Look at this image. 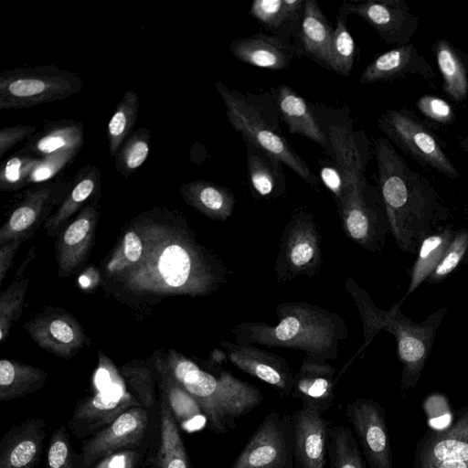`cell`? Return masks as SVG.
I'll return each instance as SVG.
<instances>
[{"mask_svg":"<svg viewBox=\"0 0 468 468\" xmlns=\"http://www.w3.org/2000/svg\"><path fill=\"white\" fill-rule=\"evenodd\" d=\"M220 345L235 367L273 387L282 396L291 397L294 372L284 358L253 345L231 341Z\"/></svg>","mask_w":468,"mask_h":468,"instance_id":"ac0fdd59","label":"cell"},{"mask_svg":"<svg viewBox=\"0 0 468 468\" xmlns=\"http://www.w3.org/2000/svg\"><path fill=\"white\" fill-rule=\"evenodd\" d=\"M330 468H366L356 437L348 426L337 425L330 431Z\"/></svg>","mask_w":468,"mask_h":468,"instance_id":"60d3db41","label":"cell"},{"mask_svg":"<svg viewBox=\"0 0 468 468\" xmlns=\"http://www.w3.org/2000/svg\"><path fill=\"white\" fill-rule=\"evenodd\" d=\"M160 432V403L154 410L134 406L84 440L80 450L83 468H93L100 460L114 452L158 446Z\"/></svg>","mask_w":468,"mask_h":468,"instance_id":"9c48e42d","label":"cell"},{"mask_svg":"<svg viewBox=\"0 0 468 468\" xmlns=\"http://www.w3.org/2000/svg\"><path fill=\"white\" fill-rule=\"evenodd\" d=\"M146 246L143 230H128L123 235L121 244L110 258L106 265V271L110 274L116 275L132 268L141 261Z\"/></svg>","mask_w":468,"mask_h":468,"instance_id":"ee69618b","label":"cell"},{"mask_svg":"<svg viewBox=\"0 0 468 468\" xmlns=\"http://www.w3.org/2000/svg\"><path fill=\"white\" fill-rule=\"evenodd\" d=\"M278 323L244 322L231 332L234 342L300 350L314 361L335 360L339 342L348 336L346 321L335 312L306 302H287L275 307Z\"/></svg>","mask_w":468,"mask_h":468,"instance_id":"3957f363","label":"cell"},{"mask_svg":"<svg viewBox=\"0 0 468 468\" xmlns=\"http://www.w3.org/2000/svg\"><path fill=\"white\" fill-rule=\"evenodd\" d=\"M215 88L226 107L227 119L242 139L277 157L314 190L320 180L294 151L280 126V117L271 92L241 93L220 80Z\"/></svg>","mask_w":468,"mask_h":468,"instance_id":"8992f818","label":"cell"},{"mask_svg":"<svg viewBox=\"0 0 468 468\" xmlns=\"http://www.w3.org/2000/svg\"><path fill=\"white\" fill-rule=\"evenodd\" d=\"M416 107L423 116L440 125H450L456 120L454 107L435 95H422L416 101Z\"/></svg>","mask_w":468,"mask_h":468,"instance_id":"f907efd6","label":"cell"},{"mask_svg":"<svg viewBox=\"0 0 468 468\" xmlns=\"http://www.w3.org/2000/svg\"><path fill=\"white\" fill-rule=\"evenodd\" d=\"M118 372L126 389L141 406L150 410L159 406L155 393L157 381L154 367H149L142 360H133L122 365Z\"/></svg>","mask_w":468,"mask_h":468,"instance_id":"74e56055","label":"cell"},{"mask_svg":"<svg viewBox=\"0 0 468 468\" xmlns=\"http://www.w3.org/2000/svg\"><path fill=\"white\" fill-rule=\"evenodd\" d=\"M337 209L348 238L370 252L382 253L389 230L379 190L367 182L350 192Z\"/></svg>","mask_w":468,"mask_h":468,"instance_id":"8fae6325","label":"cell"},{"mask_svg":"<svg viewBox=\"0 0 468 468\" xmlns=\"http://www.w3.org/2000/svg\"><path fill=\"white\" fill-rule=\"evenodd\" d=\"M432 54L441 75V90L457 103L468 97V54L446 38H437Z\"/></svg>","mask_w":468,"mask_h":468,"instance_id":"f546056e","label":"cell"},{"mask_svg":"<svg viewBox=\"0 0 468 468\" xmlns=\"http://www.w3.org/2000/svg\"><path fill=\"white\" fill-rule=\"evenodd\" d=\"M374 151L389 233L401 251L415 254L452 213L432 185L407 164L386 137L374 139Z\"/></svg>","mask_w":468,"mask_h":468,"instance_id":"7a4b0ae2","label":"cell"},{"mask_svg":"<svg viewBox=\"0 0 468 468\" xmlns=\"http://www.w3.org/2000/svg\"><path fill=\"white\" fill-rule=\"evenodd\" d=\"M386 138L425 169L434 170L450 179L459 173L444 151V144L431 126L414 112L401 107L390 109L378 119Z\"/></svg>","mask_w":468,"mask_h":468,"instance_id":"ba28073f","label":"cell"},{"mask_svg":"<svg viewBox=\"0 0 468 468\" xmlns=\"http://www.w3.org/2000/svg\"><path fill=\"white\" fill-rule=\"evenodd\" d=\"M305 2L306 0H255L250 5V15L271 35L293 43Z\"/></svg>","mask_w":468,"mask_h":468,"instance_id":"83f0119b","label":"cell"},{"mask_svg":"<svg viewBox=\"0 0 468 468\" xmlns=\"http://www.w3.org/2000/svg\"><path fill=\"white\" fill-rule=\"evenodd\" d=\"M229 468H294L291 415L268 413Z\"/></svg>","mask_w":468,"mask_h":468,"instance_id":"7c38bea8","label":"cell"},{"mask_svg":"<svg viewBox=\"0 0 468 468\" xmlns=\"http://www.w3.org/2000/svg\"><path fill=\"white\" fill-rule=\"evenodd\" d=\"M459 146L462 149V151L468 154V133L462 138V140L459 143Z\"/></svg>","mask_w":468,"mask_h":468,"instance_id":"11a10c76","label":"cell"},{"mask_svg":"<svg viewBox=\"0 0 468 468\" xmlns=\"http://www.w3.org/2000/svg\"><path fill=\"white\" fill-rule=\"evenodd\" d=\"M320 179L332 194V197L339 207L345 197V180L335 161L328 157L320 162Z\"/></svg>","mask_w":468,"mask_h":468,"instance_id":"816d5d0a","label":"cell"},{"mask_svg":"<svg viewBox=\"0 0 468 468\" xmlns=\"http://www.w3.org/2000/svg\"><path fill=\"white\" fill-rule=\"evenodd\" d=\"M80 151L78 149L65 150L42 157L39 165L31 173L27 185L48 182L58 172L72 163Z\"/></svg>","mask_w":468,"mask_h":468,"instance_id":"681fc988","label":"cell"},{"mask_svg":"<svg viewBox=\"0 0 468 468\" xmlns=\"http://www.w3.org/2000/svg\"><path fill=\"white\" fill-rule=\"evenodd\" d=\"M139 96L133 90H127L119 101L107 126L109 152L114 157L129 136L138 119Z\"/></svg>","mask_w":468,"mask_h":468,"instance_id":"f35d334b","label":"cell"},{"mask_svg":"<svg viewBox=\"0 0 468 468\" xmlns=\"http://www.w3.org/2000/svg\"><path fill=\"white\" fill-rule=\"evenodd\" d=\"M322 237L314 216L305 208L293 210L285 224L274 264L276 281L285 283L298 276H316L322 265Z\"/></svg>","mask_w":468,"mask_h":468,"instance_id":"30bf717a","label":"cell"},{"mask_svg":"<svg viewBox=\"0 0 468 468\" xmlns=\"http://www.w3.org/2000/svg\"><path fill=\"white\" fill-rule=\"evenodd\" d=\"M345 412L369 468H392L386 411L381 405L372 399L360 398L348 401Z\"/></svg>","mask_w":468,"mask_h":468,"instance_id":"5bb4252c","label":"cell"},{"mask_svg":"<svg viewBox=\"0 0 468 468\" xmlns=\"http://www.w3.org/2000/svg\"><path fill=\"white\" fill-rule=\"evenodd\" d=\"M467 253L468 229L463 227L456 230L441 260L428 277V282L432 284L441 282L463 262Z\"/></svg>","mask_w":468,"mask_h":468,"instance_id":"7dc6e473","label":"cell"},{"mask_svg":"<svg viewBox=\"0 0 468 468\" xmlns=\"http://www.w3.org/2000/svg\"><path fill=\"white\" fill-rule=\"evenodd\" d=\"M28 286L27 279L16 280L0 296V341L7 337L12 323L22 313L25 295Z\"/></svg>","mask_w":468,"mask_h":468,"instance_id":"bcb514c9","label":"cell"},{"mask_svg":"<svg viewBox=\"0 0 468 468\" xmlns=\"http://www.w3.org/2000/svg\"><path fill=\"white\" fill-rule=\"evenodd\" d=\"M151 142V133L146 127H140L130 134L115 154L116 171L128 177L147 159Z\"/></svg>","mask_w":468,"mask_h":468,"instance_id":"b9f144b4","label":"cell"},{"mask_svg":"<svg viewBox=\"0 0 468 468\" xmlns=\"http://www.w3.org/2000/svg\"><path fill=\"white\" fill-rule=\"evenodd\" d=\"M67 180L57 179L33 186L25 192L20 204L14 209L0 229V245L28 232L50 209L60 205L69 193Z\"/></svg>","mask_w":468,"mask_h":468,"instance_id":"e0dca14e","label":"cell"},{"mask_svg":"<svg viewBox=\"0 0 468 468\" xmlns=\"http://www.w3.org/2000/svg\"><path fill=\"white\" fill-rule=\"evenodd\" d=\"M83 136L84 126L80 122L75 120L52 122L43 131L32 135L23 149L37 157H46L65 150H81Z\"/></svg>","mask_w":468,"mask_h":468,"instance_id":"d6a6232c","label":"cell"},{"mask_svg":"<svg viewBox=\"0 0 468 468\" xmlns=\"http://www.w3.org/2000/svg\"><path fill=\"white\" fill-rule=\"evenodd\" d=\"M153 367L158 392L165 397L178 426L188 431L197 429L195 423L205 418L199 405L173 377L165 358H155Z\"/></svg>","mask_w":468,"mask_h":468,"instance_id":"4dcf8cb0","label":"cell"},{"mask_svg":"<svg viewBox=\"0 0 468 468\" xmlns=\"http://www.w3.org/2000/svg\"><path fill=\"white\" fill-rule=\"evenodd\" d=\"M247 171L252 193L261 198H277L285 190L283 164L274 155L243 139Z\"/></svg>","mask_w":468,"mask_h":468,"instance_id":"f1b7e54d","label":"cell"},{"mask_svg":"<svg viewBox=\"0 0 468 468\" xmlns=\"http://www.w3.org/2000/svg\"><path fill=\"white\" fill-rule=\"evenodd\" d=\"M158 446L124 449L100 460L93 468H151Z\"/></svg>","mask_w":468,"mask_h":468,"instance_id":"c3c4849f","label":"cell"},{"mask_svg":"<svg viewBox=\"0 0 468 468\" xmlns=\"http://www.w3.org/2000/svg\"><path fill=\"white\" fill-rule=\"evenodd\" d=\"M82 80L54 65L20 67L0 74V109H26L78 93Z\"/></svg>","mask_w":468,"mask_h":468,"instance_id":"52a82bcc","label":"cell"},{"mask_svg":"<svg viewBox=\"0 0 468 468\" xmlns=\"http://www.w3.org/2000/svg\"><path fill=\"white\" fill-rule=\"evenodd\" d=\"M348 16L341 5L330 47L331 70L344 77L350 74L356 56V43L346 26Z\"/></svg>","mask_w":468,"mask_h":468,"instance_id":"ab89813d","label":"cell"},{"mask_svg":"<svg viewBox=\"0 0 468 468\" xmlns=\"http://www.w3.org/2000/svg\"><path fill=\"white\" fill-rule=\"evenodd\" d=\"M134 406L141 405L128 390L122 389L118 393L98 391L79 401L67 427L74 437L86 440Z\"/></svg>","mask_w":468,"mask_h":468,"instance_id":"d6986e66","label":"cell"},{"mask_svg":"<svg viewBox=\"0 0 468 468\" xmlns=\"http://www.w3.org/2000/svg\"><path fill=\"white\" fill-rule=\"evenodd\" d=\"M143 230L146 250L141 261L116 274L138 293L207 295L227 282L228 269L217 253L197 243L186 229H165L148 222Z\"/></svg>","mask_w":468,"mask_h":468,"instance_id":"6da1fadb","label":"cell"},{"mask_svg":"<svg viewBox=\"0 0 468 468\" xmlns=\"http://www.w3.org/2000/svg\"><path fill=\"white\" fill-rule=\"evenodd\" d=\"M98 218L95 203L87 204L58 239L56 251L60 276L69 275L88 257Z\"/></svg>","mask_w":468,"mask_h":468,"instance_id":"cb8c5ba5","label":"cell"},{"mask_svg":"<svg viewBox=\"0 0 468 468\" xmlns=\"http://www.w3.org/2000/svg\"><path fill=\"white\" fill-rule=\"evenodd\" d=\"M35 131L32 125L16 124L3 127L0 130V158H3L16 144L29 139Z\"/></svg>","mask_w":468,"mask_h":468,"instance_id":"f5cc1de1","label":"cell"},{"mask_svg":"<svg viewBox=\"0 0 468 468\" xmlns=\"http://www.w3.org/2000/svg\"><path fill=\"white\" fill-rule=\"evenodd\" d=\"M42 157L35 156L24 149L12 155L1 165L0 188L2 191H14L27 185L33 170Z\"/></svg>","mask_w":468,"mask_h":468,"instance_id":"7bdbcfd3","label":"cell"},{"mask_svg":"<svg viewBox=\"0 0 468 468\" xmlns=\"http://www.w3.org/2000/svg\"><path fill=\"white\" fill-rule=\"evenodd\" d=\"M324 413L302 404L291 415L294 468H325L331 430Z\"/></svg>","mask_w":468,"mask_h":468,"instance_id":"2e32d148","label":"cell"},{"mask_svg":"<svg viewBox=\"0 0 468 468\" xmlns=\"http://www.w3.org/2000/svg\"><path fill=\"white\" fill-rule=\"evenodd\" d=\"M229 51L244 63L271 70L287 68L296 55L293 43L265 33L233 40L229 45Z\"/></svg>","mask_w":468,"mask_h":468,"instance_id":"484cf974","label":"cell"},{"mask_svg":"<svg viewBox=\"0 0 468 468\" xmlns=\"http://www.w3.org/2000/svg\"><path fill=\"white\" fill-rule=\"evenodd\" d=\"M48 373L31 365L9 359L0 360V402L25 397L40 389Z\"/></svg>","mask_w":468,"mask_h":468,"instance_id":"8d00e7d4","label":"cell"},{"mask_svg":"<svg viewBox=\"0 0 468 468\" xmlns=\"http://www.w3.org/2000/svg\"><path fill=\"white\" fill-rule=\"evenodd\" d=\"M455 232L453 225L450 223L437 229L421 242L413 265L407 271L410 282L401 303L428 279L441 260Z\"/></svg>","mask_w":468,"mask_h":468,"instance_id":"e575fe53","label":"cell"},{"mask_svg":"<svg viewBox=\"0 0 468 468\" xmlns=\"http://www.w3.org/2000/svg\"><path fill=\"white\" fill-rule=\"evenodd\" d=\"M335 373V367L327 362L304 357L294 372L291 397L325 412L334 403Z\"/></svg>","mask_w":468,"mask_h":468,"instance_id":"4316f807","label":"cell"},{"mask_svg":"<svg viewBox=\"0 0 468 468\" xmlns=\"http://www.w3.org/2000/svg\"><path fill=\"white\" fill-rule=\"evenodd\" d=\"M26 237L14 239L5 244L0 245V282H4V278L10 267L12 260Z\"/></svg>","mask_w":468,"mask_h":468,"instance_id":"db71d44e","label":"cell"},{"mask_svg":"<svg viewBox=\"0 0 468 468\" xmlns=\"http://www.w3.org/2000/svg\"><path fill=\"white\" fill-rule=\"evenodd\" d=\"M271 94L280 120L287 125L289 133L300 134L314 142L325 151L328 157H331L329 141L312 103L307 102L286 84L272 87Z\"/></svg>","mask_w":468,"mask_h":468,"instance_id":"603a6c76","label":"cell"},{"mask_svg":"<svg viewBox=\"0 0 468 468\" xmlns=\"http://www.w3.org/2000/svg\"><path fill=\"white\" fill-rule=\"evenodd\" d=\"M346 287L363 324L364 343L352 359L367 349L380 330L393 335L397 343L398 357L402 364L400 389L405 396L419 382L431 351L436 332L448 312L447 307H441L422 322L416 323L401 313L400 301L388 310H382L375 305L369 294L352 277L346 280Z\"/></svg>","mask_w":468,"mask_h":468,"instance_id":"277c9868","label":"cell"},{"mask_svg":"<svg viewBox=\"0 0 468 468\" xmlns=\"http://www.w3.org/2000/svg\"><path fill=\"white\" fill-rule=\"evenodd\" d=\"M334 28L315 0H306L303 18L293 39L295 53L331 70L330 47Z\"/></svg>","mask_w":468,"mask_h":468,"instance_id":"d4e9b609","label":"cell"},{"mask_svg":"<svg viewBox=\"0 0 468 468\" xmlns=\"http://www.w3.org/2000/svg\"><path fill=\"white\" fill-rule=\"evenodd\" d=\"M161 432L151 468H191L179 426L165 397L159 393Z\"/></svg>","mask_w":468,"mask_h":468,"instance_id":"d590c367","label":"cell"},{"mask_svg":"<svg viewBox=\"0 0 468 468\" xmlns=\"http://www.w3.org/2000/svg\"><path fill=\"white\" fill-rule=\"evenodd\" d=\"M47 421L28 417L13 424L0 442V468H36L47 436Z\"/></svg>","mask_w":468,"mask_h":468,"instance_id":"44dd1931","label":"cell"},{"mask_svg":"<svg viewBox=\"0 0 468 468\" xmlns=\"http://www.w3.org/2000/svg\"><path fill=\"white\" fill-rule=\"evenodd\" d=\"M348 15H356L371 26L388 44L410 43L417 32L420 18L405 0H365L344 2Z\"/></svg>","mask_w":468,"mask_h":468,"instance_id":"9a60e30c","label":"cell"},{"mask_svg":"<svg viewBox=\"0 0 468 468\" xmlns=\"http://www.w3.org/2000/svg\"><path fill=\"white\" fill-rule=\"evenodd\" d=\"M25 328L41 348L64 359L73 357L86 341L78 321L63 311L39 314L27 322Z\"/></svg>","mask_w":468,"mask_h":468,"instance_id":"ffe728a7","label":"cell"},{"mask_svg":"<svg viewBox=\"0 0 468 468\" xmlns=\"http://www.w3.org/2000/svg\"><path fill=\"white\" fill-rule=\"evenodd\" d=\"M101 185V172L96 165H88L81 167L58 210L44 223L48 236H54L64 223L80 209L90 197L95 196Z\"/></svg>","mask_w":468,"mask_h":468,"instance_id":"836d02e7","label":"cell"},{"mask_svg":"<svg viewBox=\"0 0 468 468\" xmlns=\"http://www.w3.org/2000/svg\"><path fill=\"white\" fill-rule=\"evenodd\" d=\"M410 75L420 76L428 82L436 78L431 65L412 43L397 46L374 58L362 71L359 82L392 81Z\"/></svg>","mask_w":468,"mask_h":468,"instance_id":"7402d4cb","label":"cell"},{"mask_svg":"<svg viewBox=\"0 0 468 468\" xmlns=\"http://www.w3.org/2000/svg\"><path fill=\"white\" fill-rule=\"evenodd\" d=\"M165 360L173 377L199 405L208 428L216 434L235 430L238 420L263 400L256 386L229 371L204 369L174 350Z\"/></svg>","mask_w":468,"mask_h":468,"instance_id":"5b68a950","label":"cell"},{"mask_svg":"<svg viewBox=\"0 0 468 468\" xmlns=\"http://www.w3.org/2000/svg\"><path fill=\"white\" fill-rule=\"evenodd\" d=\"M47 468H83L82 456L71 445L67 424L57 428L49 438Z\"/></svg>","mask_w":468,"mask_h":468,"instance_id":"f6af8a7d","label":"cell"},{"mask_svg":"<svg viewBox=\"0 0 468 468\" xmlns=\"http://www.w3.org/2000/svg\"><path fill=\"white\" fill-rule=\"evenodd\" d=\"M412 468H468V405L443 428H431L416 445Z\"/></svg>","mask_w":468,"mask_h":468,"instance_id":"4fadbf2b","label":"cell"},{"mask_svg":"<svg viewBox=\"0 0 468 468\" xmlns=\"http://www.w3.org/2000/svg\"><path fill=\"white\" fill-rule=\"evenodd\" d=\"M179 191L189 206L207 218L224 221L232 215L235 197L225 186L210 181L194 180L182 184Z\"/></svg>","mask_w":468,"mask_h":468,"instance_id":"1f68e13d","label":"cell"}]
</instances>
